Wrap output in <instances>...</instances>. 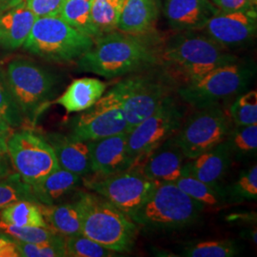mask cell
Instances as JSON below:
<instances>
[{"instance_id":"obj_9","label":"cell","mask_w":257,"mask_h":257,"mask_svg":"<svg viewBox=\"0 0 257 257\" xmlns=\"http://www.w3.org/2000/svg\"><path fill=\"white\" fill-rule=\"evenodd\" d=\"M7 154L13 168L30 185L60 168L54 149L45 137L31 128L11 133L7 139Z\"/></svg>"},{"instance_id":"obj_12","label":"cell","mask_w":257,"mask_h":257,"mask_svg":"<svg viewBox=\"0 0 257 257\" xmlns=\"http://www.w3.org/2000/svg\"><path fill=\"white\" fill-rule=\"evenodd\" d=\"M83 183L131 218L159 184L147 179L135 167L114 175H95L83 180Z\"/></svg>"},{"instance_id":"obj_13","label":"cell","mask_w":257,"mask_h":257,"mask_svg":"<svg viewBox=\"0 0 257 257\" xmlns=\"http://www.w3.org/2000/svg\"><path fill=\"white\" fill-rule=\"evenodd\" d=\"M128 133V124L118 104L101 98L70 122L72 138L92 141Z\"/></svg>"},{"instance_id":"obj_3","label":"cell","mask_w":257,"mask_h":257,"mask_svg":"<svg viewBox=\"0 0 257 257\" xmlns=\"http://www.w3.org/2000/svg\"><path fill=\"white\" fill-rule=\"evenodd\" d=\"M75 201L82 234L117 253L133 250L139 229L130 216L97 193L79 192Z\"/></svg>"},{"instance_id":"obj_35","label":"cell","mask_w":257,"mask_h":257,"mask_svg":"<svg viewBox=\"0 0 257 257\" xmlns=\"http://www.w3.org/2000/svg\"><path fill=\"white\" fill-rule=\"evenodd\" d=\"M0 230L8 234L16 240L26 242V243H42L47 241H52L59 237L60 233L56 232L50 228L43 227H32L25 226L19 227L7 224L0 220Z\"/></svg>"},{"instance_id":"obj_39","label":"cell","mask_w":257,"mask_h":257,"mask_svg":"<svg viewBox=\"0 0 257 257\" xmlns=\"http://www.w3.org/2000/svg\"><path fill=\"white\" fill-rule=\"evenodd\" d=\"M219 11L223 12H235V11H248L256 10L250 0H211Z\"/></svg>"},{"instance_id":"obj_24","label":"cell","mask_w":257,"mask_h":257,"mask_svg":"<svg viewBox=\"0 0 257 257\" xmlns=\"http://www.w3.org/2000/svg\"><path fill=\"white\" fill-rule=\"evenodd\" d=\"M38 207L52 230L64 236L81 233V215L75 200L55 205L38 204Z\"/></svg>"},{"instance_id":"obj_20","label":"cell","mask_w":257,"mask_h":257,"mask_svg":"<svg viewBox=\"0 0 257 257\" xmlns=\"http://www.w3.org/2000/svg\"><path fill=\"white\" fill-rule=\"evenodd\" d=\"M161 0H124L117 31L131 35L154 33Z\"/></svg>"},{"instance_id":"obj_7","label":"cell","mask_w":257,"mask_h":257,"mask_svg":"<svg viewBox=\"0 0 257 257\" xmlns=\"http://www.w3.org/2000/svg\"><path fill=\"white\" fill-rule=\"evenodd\" d=\"M93 45L92 37L70 26L59 16L37 18L23 48L46 61H77Z\"/></svg>"},{"instance_id":"obj_37","label":"cell","mask_w":257,"mask_h":257,"mask_svg":"<svg viewBox=\"0 0 257 257\" xmlns=\"http://www.w3.org/2000/svg\"><path fill=\"white\" fill-rule=\"evenodd\" d=\"M0 115L13 128H22L26 121L14 100L4 75L0 70Z\"/></svg>"},{"instance_id":"obj_46","label":"cell","mask_w":257,"mask_h":257,"mask_svg":"<svg viewBox=\"0 0 257 257\" xmlns=\"http://www.w3.org/2000/svg\"><path fill=\"white\" fill-rule=\"evenodd\" d=\"M13 131L14 128H12L8 124V122L0 115V134L12 133Z\"/></svg>"},{"instance_id":"obj_28","label":"cell","mask_w":257,"mask_h":257,"mask_svg":"<svg viewBox=\"0 0 257 257\" xmlns=\"http://www.w3.org/2000/svg\"><path fill=\"white\" fill-rule=\"evenodd\" d=\"M92 0H64L59 17L75 30L95 39L91 19Z\"/></svg>"},{"instance_id":"obj_6","label":"cell","mask_w":257,"mask_h":257,"mask_svg":"<svg viewBox=\"0 0 257 257\" xmlns=\"http://www.w3.org/2000/svg\"><path fill=\"white\" fill-rule=\"evenodd\" d=\"M2 73L26 123L35 125L55 94L56 76L44 67L23 57L10 60Z\"/></svg>"},{"instance_id":"obj_21","label":"cell","mask_w":257,"mask_h":257,"mask_svg":"<svg viewBox=\"0 0 257 257\" xmlns=\"http://www.w3.org/2000/svg\"><path fill=\"white\" fill-rule=\"evenodd\" d=\"M37 18L23 0L0 15V47L14 51L23 46Z\"/></svg>"},{"instance_id":"obj_17","label":"cell","mask_w":257,"mask_h":257,"mask_svg":"<svg viewBox=\"0 0 257 257\" xmlns=\"http://www.w3.org/2000/svg\"><path fill=\"white\" fill-rule=\"evenodd\" d=\"M219 10L211 0H165L163 14L176 32L202 31Z\"/></svg>"},{"instance_id":"obj_40","label":"cell","mask_w":257,"mask_h":257,"mask_svg":"<svg viewBox=\"0 0 257 257\" xmlns=\"http://www.w3.org/2000/svg\"><path fill=\"white\" fill-rule=\"evenodd\" d=\"M0 257H20L15 239L0 234Z\"/></svg>"},{"instance_id":"obj_5","label":"cell","mask_w":257,"mask_h":257,"mask_svg":"<svg viewBox=\"0 0 257 257\" xmlns=\"http://www.w3.org/2000/svg\"><path fill=\"white\" fill-rule=\"evenodd\" d=\"M202 204L180 190L175 182L157 185L147 200L132 216L139 229L179 230L193 225L204 211Z\"/></svg>"},{"instance_id":"obj_18","label":"cell","mask_w":257,"mask_h":257,"mask_svg":"<svg viewBox=\"0 0 257 257\" xmlns=\"http://www.w3.org/2000/svg\"><path fill=\"white\" fill-rule=\"evenodd\" d=\"M45 138L54 149L60 168L80 176L92 174L87 141L57 133L48 134Z\"/></svg>"},{"instance_id":"obj_36","label":"cell","mask_w":257,"mask_h":257,"mask_svg":"<svg viewBox=\"0 0 257 257\" xmlns=\"http://www.w3.org/2000/svg\"><path fill=\"white\" fill-rule=\"evenodd\" d=\"M20 256L23 257H65L67 256L65 247V236L59 237L52 241L42 243H26L16 240Z\"/></svg>"},{"instance_id":"obj_4","label":"cell","mask_w":257,"mask_h":257,"mask_svg":"<svg viewBox=\"0 0 257 257\" xmlns=\"http://www.w3.org/2000/svg\"><path fill=\"white\" fill-rule=\"evenodd\" d=\"M147 71L126 75L103 94L121 107L128 124V133L172 95L175 80L165 71L163 74Z\"/></svg>"},{"instance_id":"obj_1","label":"cell","mask_w":257,"mask_h":257,"mask_svg":"<svg viewBox=\"0 0 257 257\" xmlns=\"http://www.w3.org/2000/svg\"><path fill=\"white\" fill-rule=\"evenodd\" d=\"M160 40L154 33L131 35L114 31L93 40L92 48L76 61L79 71L113 79L159 65Z\"/></svg>"},{"instance_id":"obj_47","label":"cell","mask_w":257,"mask_h":257,"mask_svg":"<svg viewBox=\"0 0 257 257\" xmlns=\"http://www.w3.org/2000/svg\"><path fill=\"white\" fill-rule=\"evenodd\" d=\"M250 2H251V4H252L254 7H256L257 0H250Z\"/></svg>"},{"instance_id":"obj_14","label":"cell","mask_w":257,"mask_h":257,"mask_svg":"<svg viewBox=\"0 0 257 257\" xmlns=\"http://www.w3.org/2000/svg\"><path fill=\"white\" fill-rule=\"evenodd\" d=\"M202 31L227 50L246 46L256 37V10L218 11Z\"/></svg>"},{"instance_id":"obj_19","label":"cell","mask_w":257,"mask_h":257,"mask_svg":"<svg viewBox=\"0 0 257 257\" xmlns=\"http://www.w3.org/2000/svg\"><path fill=\"white\" fill-rule=\"evenodd\" d=\"M232 156L223 141L217 146L185 163L186 171L196 179L215 188H222L220 183L227 174Z\"/></svg>"},{"instance_id":"obj_44","label":"cell","mask_w":257,"mask_h":257,"mask_svg":"<svg viewBox=\"0 0 257 257\" xmlns=\"http://www.w3.org/2000/svg\"><path fill=\"white\" fill-rule=\"evenodd\" d=\"M245 239H248L251 243H253L254 245H256L257 243V231L256 229H247V230H243L242 234H241Z\"/></svg>"},{"instance_id":"obj_8","label":"cell","mask_w":257,"mask_h":257,"mask_svg":"<svg viewBox=\"0 0 257 257\" xmlns=\"http://www.w3.org/2000/svg\"><path fill=\"white\" fill-rule=\"evenodd\" d=\"M255 72L253 63L237 60L220 66L193 82L183 84L177 93L185 103L196 109L220 105L221 102L246 92Z\"/></svg>"},{"instance_id":"obj_38","label":"cell","mask_w":257,"mask_h":257,"mask_svg":"<svg viewBox=\"0 0 257 257\" xmlns=\"http://www.w3.org/2000/svg\"><path fill=\"white\" fill-rule=\"evenodd\" d=\"M28 9L31 10L37 18L59 16L64 0H24Z\"/></svg>"},{"instance_id":"obj_31","label":"cell","mask_w":257,"mask_h":257,"mask_svg":"<svg viewBox=\"0 0 257 257\" xmlns=\"http://www.w3.org/2000/svg\"><path fill=\"white\" fill-rule=\"evenodd\" d=\"M239 252L238 244L233 240H209L187 246L182 256L233 257L238 255Z\"/></svg>"},{"instance_id":"obj_32","label":"cell","mask_w":257,"mask_h":257,"mask_svg":"<svg viewBox=\"0 0 257 257\" xmlns=\"http://www.w3.org/2000/svg\"><path fill=\"white\" fill-rule=\"evenodd\" d=\"M228 202L240 203L257 199V166L243 171L238 178L225 189Z\"/></svg>"},{"instance_id":"obj_27","label":"cell","mask_w":257,"mask_h":257,"mask_svg":"<svg viewBox=\"0 0 257 257\" xmlns=\"http://www.w3.org/2000/svg\"><path fill=\"white\" fill-rule=\"evenodd\" d=\"M0 220L19 227L32 226L50 228L40 211L38 204L28 200L11 203L3 208L0 212Z\"/></svg>"},{"instance_id":"obj_45","label":"cell","mask_w":257,"mask_h":257,"mask_svg":"<svg viewBox=\"0 0 257 257\" xmlns=\"http://www.w3.org/2000/svg\"><path fill=\"white\" fill-rule=\"evenodd\" d=\"M11 133L0 134V154L7 153V139L9 138Z\"/></svg>"},{"instance_id":"obj_10","label":"cell","mask_w":257,"mask_h":257,"mask_svg":"<svg viewBox=\"0 0 257 257\" xmlns=\"http://www.w3.org/2000/svg\"><path fill=\"white\" fill-rule=\"evenodd\" d=\"M232 127L230 114L221 105L199 109L183 122L175 135L185 158L193 159L222 143Z\"/></svg>"},{"instance_id":"obj_33","label":"cell","mask_w":257,"mask_h":257,"mask_svg":"<svg viewBox=\"0 0 257 257\" xmlns=\"http://www.w3.org/2000/svg\"><path fill=\"white\" fill-rule=\"evenodd\" d=\"M67 256L71 257H114L118 256L109 248L103 247L97 242L85 236L82 233L65 236Z\"/></svg>"},{"instance_id":"obj_16","label":"cell","mask_w":257,"mask_h":257,"mask_svg":"<svg viewBox=\"0 0 257 257\" xmlns=\"http://www.w3.org/2000/svg\"><path fill=\"white\" fill-rule=\"evenodd\" d=\"M184 158L174 136L138 162L140 166L134 167L149 180L157 183L175 182L183 173Z\"/></svg>"},{"instance_id":"obj_2","label":"cell","mask_w":257,"mask_h":257,"mask_svg":"<svg viewBox=\"0 0 257 257\" xmlns=\"http://www.w3.org/2000/svg\"><path fill=\"white\" fill-rule=\"evenodd\" d=\"M159 64L175 81L201 78L212 70L239 60L229 50L199 31L177 32L160 41Z\"/></svg>"},{"instance_id":"obj_43","label":"cell","mask_w":257,"mask_h":257,"mask_svg":"<svg viewBox=\"0 0 257 257\" xmlns=\"http://www.w3.org/2000/svg\"><path fill=\"white\" fill-rule=\"evenodd\" d=\"M23 0H0V15L4 12L19 5Z\"/></svg>"},{"instance_id":"obj_29","label":"cell","mask_w":257,"mask_h":257,"mask_svg":"<svg viewBox=\"0 0 257 257\" xmlns=\"http://www.w3.org/2000/svg\"><path fill=\"white\" fill-rule=\"evenodd\" d=\"M224 142L232 157L237 159L255 157L257 152V124L231 127Z\"/></svg>"},{"instance_id":"obj_26","label":"cell","mask_w":257,"mask_h":257,"mask_svg":"<svg viewBox=\"0 0 257 257\" xmlns=\"http://www.w3.org/2000/svg\"><path fill=\"white\" fill-rule=\"evenodd\" d=\"M124 0H92L91 19L95 38L117 31Z\"/></svg>"},{"instance_id":"obj_42","label":"cell","mask_w":257,"mask_h":257,"mask_svg":"<svg viewBox=\"0 0 257 257\" xmlns=\"http://www.w3.org/2000/svg\"><path fill=\"white\" fill-rule=\"evenodd\" d=\"M230 221H237L238 219H243L244 222H256V214L254 212H246V213H237L231 214L228 218Z\"/></svg>"},{"instance_id":"obj_25","label":"cell","mask_w":257,"mask_h":257,"mask_svg":"<svg viewBox=\"0 0 257 257\" xmlns=\"http://www.w3.org/2000/svg\"><path fill=\"white\" fill-rule=\"evenodd\" d=\"M175 183L184 193H187L195 201L202 204L205 208H216L228 202L225 189L215 188L204 183L190 175L185 168H183L182 175Z\"/></svg>"},{"instance_id":"obj_11","label":"cell","mask_w":257,"mask_h":257,"mask_svg":"<svg viewBox=\"0 0 257 257\" xmlns=\"http://www.w3.org/2000/svg\"><path fill=\"white\" fill-rule=\"evenodd\" d=\"M185 113V107L171 95L151 115L128 132L127 150L128 156L135 160V165L175 136L183 124Z\"/></svg>"},{"instance_id":"obj_15","label":"cell","mask_w":257,"mask_h":257,"mask_svg":"<svg viewBox=\"0 0 257 257\" xmlns=\"http://www.w3.org/2000/svg\"><path fill=\"white\" fill-rule=\"evenodd\" d=\"M127 139L128 133H121L108 138L87 141L92 174L106 176L133 168L135 160L128 156Z\"/></svg>"},{"instance_id":"obj_41","label":"cell","mask_w":257,"mask_h":257,"mask_svg":"<svg viewBox=\"0 0 257 257\" xmlns=\"http://www.w3.org/2000/svg\"><path fill=\"white\" fill-rule=\"evenodd\" d=\"M13 168L10 161L9 156L7 153L0 154V179L12 174Z\"/></svg>"},{"instance_id":"obj_34","label":"cell","mask_w":257,"mask_h":257,"mask_svg":"<svg viewBox=\"0 0 257 257\" xmlns=\"http://www.w3.org/2000/svg\"><path fill=\"white\" fill-rule=\"evenodd\" d=\"M230 119L234 126L257 124V92L248 91L235 97L230 108Z\"/></svg>"},{"instance_id":"obj_30","label":"cell","mask_w":257,"mask_h":257,"mask_svg":"<svg viewBox=\"0 0 257 257\" xmlns=\"http://www.w3.org/2000/svg\"><path fill=\"white\" fill-rule=\"evenodd\" d=\"M19 200L37 203L32 191V185L26 183L19 173L13 172L0 179V210Z\"/></svg>"},{"instance_id":"obj_23","label":"cell","mask_w":257,"mask_h":257,"mask_svg":"<svg viewBox=\"0 0 257 257\" xmlns=\"http://www.w3.org/2000/svg\"><path fill=\"white\" fill-rule=\"evenodd\" d=\"M80 182V175L59 168L33 184L32 191L37 204L55 205L74 192Z\"/></svg>"},{"instance_id":"obj_22","label":"cell","mask_w":257,"mask_h":257,"mask_svg":"<svg viewBox=\"0 0 257 257\" xmlns=\"http://www.w3.org/2000/svg\"><path fill=\"white\" fill-rule=\"evenodd\" d=\"M108 84L93 77L75 79L55 103L62 106L67 113L81 112L90 109L106 92Z\"/></svg>"}]
</instances>
